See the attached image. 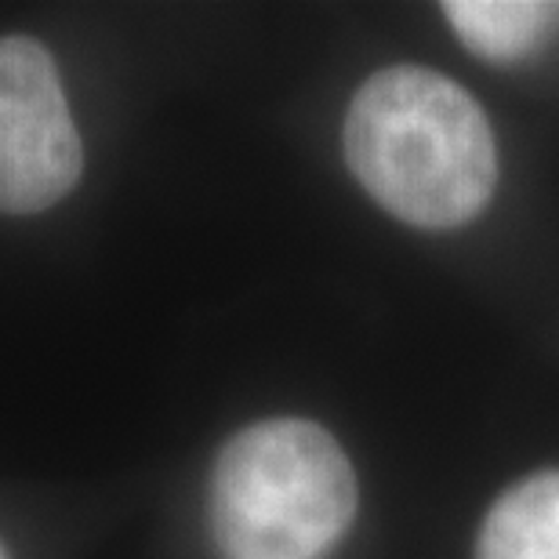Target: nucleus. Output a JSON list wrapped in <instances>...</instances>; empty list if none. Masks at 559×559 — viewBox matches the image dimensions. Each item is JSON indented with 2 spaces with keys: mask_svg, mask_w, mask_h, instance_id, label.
<instances>
[{
  "mask_svg": "<svg viewBox=\"0 0 559 559\" xmlns=\"http://www.w3.org/2000/svg\"><path fill=\"white\" fill-rule=\"evenodd\" d=\"M345 160L378 204L421 229L473 222L498 182L484 109L425 66L367 76L345 114Z\"/></svg>",
  "mask_w": 559,
  "mask_h": 559,
  "instance_id": "1",
  "label": "nucleus"
},
{
  "mask_svg": "<svg viewBox=\"0 0 559 559\" xmlns=\"http://www.w3.org/2000/svg\"><path fill=\"white\" fill-rule=\"evenodd\" d=\"M0 559H8V552H4V545H0Z\"/></svg>",
  "mask_w": 559,
  "mask_h": 559,
  "instance_id": "6",
  "label": "nucleus"
},
{
  "mask_svg": "<svg viewBox=\"0 0 559 559\" xmlns=\"http://www.w3.org/2000/svg\"><path fill=\"white\" fill-rule=\"evenodd\" d=\"M443 15L490 62L523 59L559 26V4L542 0H447Z\"/></svg>",
  "mask_w": 559,
  "mask_h": 559,
  "instance_id": "5",
  "label": "nucleus"
},
{
  "mask_svg": "<svg viewBox=\"0 0 559 559\" xmlns=\"http://www.w3.org/2000/svg\"><path fill=\"white\" fill-rule=\"evenodd\" d=\"M476 559H559V473L520 479L495 501Z\"/></svg>",
  "mask_w": 559,
  "mask_h": 559,
  "instance_id": "4",
  "label": "nucleus"
},
{
  "mask_svg": "<svg viewBox=\"0 0 559 559\" xmlns=\"http://www.w3.org/2000/svg\"><path fill=\"white\" fill-rule=\"evenodd\" d=\"M342 443L306 418H265L222 447L211 534L222 559H323L356 520Z\"/></svg>",
  "mask_w": 559,
  "mask_h": 559,
  "instance_id": "2",
  "label": "nucleus"
},
{
  "mask_svg": "<svg viewBox=\"0 0 559 559\" xmlns=\"http://www.w3.org/2000/svg\"><path fill=\"white\" fill-rule=\"evenodd\" d=\"M84 145L59 66L33 37H0V215H40L73 193Z\"/></svg>",
  "mask_w": 559,
  "mask_h": 559,
  "instance_id": "3",
  "label": "nucleus"
}]
</instances>
